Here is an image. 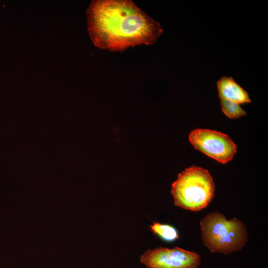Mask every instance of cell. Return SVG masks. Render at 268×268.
Segmentation results:
<instances>
[{
	"label": "cell",
	"mask_w": 268,
	"mask_h": 268,
	"mask_svg": "<svg viewBox=\"0 0 268 268\" xmlns=\"http://www.w3.org/2000/svg\"><path fill=\"white\" fill-rule=\"evenodd\" d=\"M86 16L94 45L111 51L153 44L163 32L158 22L130 0H92Z\"/></svg>",
	"instance_id": "cell-1"
},
{
	"label": "cell",
	"mask_w": 268,
	"mask_h": 268,
	"mask_svg": "<svg viewBox=\"0 0 268 268\" xmlns=\"http://www.w3.org/2000/svg\"><path fill=\"white\" fill-rule=\"evenodd\" d=\"M214 192V184L208 171L197 166L179 174L171 187L174 204L193 211L206 207L213 198Z\"/></svg>",
	"instance_id": "cell-2"
},
{
	"label": "cell",
	"mask_w": 268,
	"mask_h": 268,
	"mask_svg": "<svg viewBox=\"0 0 268 268\" xmlns=\"http://www.w3.org/2000/svg\"><path fill=\"white\" fill-rule=\"evenodd\" d=\"M201 227L203 243L213 253H232L241 250L247 241V229L241 220H227L217 211L205 215Z\"/></svg>",
	"instance_id": "cell-3"
},
{
	"label": "cell",
	"mask_w": 268,
	"mask_h": 268,
	"mask_svg": "<svg viewBox=\"0 0 268 268\" xmlns=\"http://www.w3.org/2000/svg\"><path fill=\"white\" fill-rule=\"evenodd\" d=\"M189 139L195 149L222 164L231 161L237 152L231 138L217 131L196 129L190 134Z\"/></svg>",
	"instance_id": "cell-4"
},
{
	"label": "cell",
	"mask_w": 268,
	"mask_h": 268,
	"mask_svg": "<svg viewBox=\"0 0 268 268\" xmlns=\"http://www.w3.org/2000/svg\"><path fill=\"white\" fill-rule=\"evenodd\" d=\"M146 268H198L201 257L196 253L176 247H159L145 251L140 257Z\"/></svg>",
	"instance_id": "cell-5"
},
{
	"label": "cell",
	"mask_w": 268,
	"mask_h": 268,
	"mask_svg": "<svg viewBox=\"0 0 268 268\" xmlns=\"http://www.w3.org/2000/svg\"><path fill=\"white\" fill-rule=\"evenodd\" d=\"M216 85L219 98L238 104L251 102L248 92L232 77H221Z\"/></svg>",
	"instance_id": "cell-6"
},
{
	"label": "cell",
	"mask_w": 268,
	"mask_h": 268,
	"mask_svg": "<svg viewBox=\"0 0 268 268\" xmlns=\"http://www.w3.org/2000/svg\"><path fill=\"white\" fill-rule=\"evenodd\" d=\"M150 231L166 242H173L179 238L177 230L173 226L153 222L149 226Z\"/></svg>",
	"instance_id": "cell-7"
},
{
	"label": "cell",
	"mask_w": 268,
	"mask_h": 268,
	"mask_svg": "<svg viewBox=\"0 0 268 268\" xmlns=\"http://www.w3.org/2000/svg\"><path fill=\"white\" fill-rule=\"evenodd\" d=\"M220 107L225 115L229 119H237L247 115L240 104L219 98Z\"/></svg>",
	"instance_id": "cell-8"
}]
</instances>
